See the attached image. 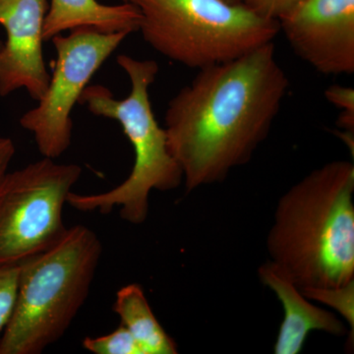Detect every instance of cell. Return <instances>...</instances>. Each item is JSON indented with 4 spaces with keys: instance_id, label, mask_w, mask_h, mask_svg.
<instances>
[{
    "instance_id": "1",
    "label": "cell",
    "mask_w": 354,
    "mask_h": 354,
    "mask_svg": "<svg viewBox=\"0 0 354 354\" xmlns=\"http://www.w3.org/2000/svg\"><path fill=\"white\" fill-rule=\"evenodd\" d=\"M290 87L274 41L198 70L169 101L165 115L167 144L187 192L221 183L250 162Z\"/></svg>"
},
{
    "instance_id": "4",
    "label": "cell",
    "mask_w": 354,
    "mask_h": 354,
    "mask_svg": "<svg viewBox=\"0 0 354 354\" xmlns=\"http://www.w3.org/2000/svg\"><path fill=\"white\" fill-rule=\"evenodd\" d=\"M102 254L94 230L77 225L48 250L19 263L17 297L0 354H39L59 341L87 300Z\"/></svg>"
},
{
    "instance_id": "11",
    "label": "cell",
    "mask_w": 354,
    "mask_h": 354,
    "mask_svg": "<svg viewBox=\"0 0 354 354\" xmlns=\"http://www.w3.org/2000/svg\"><path fill=\"white\" fill-rule=\"evenodd\" d=\"M141 13L133 2L102 3L100 0H50L44 25V41L78 28L104 34L138 32Z\"/></svg>"
},
{
    "instance_id": "19",
    "label": "cell",
    "mask_w": 354,
    "mask_h": 354,
    "mask_svg": "<svg viewBox=\"0 0 354 354\" xmlns=\"http://www.w3.org/2000/svg\"><path fill=\"white\" fill-rule=\"evenodd\" d=\"M101 1V0H100ZM113 1H118V3H124V2H133L134 0H113Z\"/></svg>"
},
{
    "instance_id": "8",
    "label": "cell",
    "mask_w": 354,
    "mask_h": 354,
    "mask_svg": "<svg viewBox=\"0 0 354 354\" xmlns=\"http://www.w3.org/2000/svg\"><path fill=\"white\" fill-rule=\"evenodd\" d=\"M278 23L295 55L318 73H354V0H302Z\"/></svg>"
},
{
    "instance_id": "13",
    "label": "cell",
    "mask_w": 354,
    "mask_h": 354,
    "mask_svg": "<svg viewBox=\"0 0 354 354\" xmlns=\"http://www.w3.org/2000/svg\"><path fill=\"white\" fill-rule=\"evenodd\" d=\"M82 346L95 354H143L138 342L122 324L108 335L85 337Z\"/></svg>"
},
{
    "instance_id": "2",
    "label": "cell",
    "mask_w": 354,
    "mask_h": 354,
    "mask_svg": "<svg viewBox=\"0 0 354 354\" xmlns=\"http://www.w3.org/2000/svg\"><path fill=\"white\" fill-rule=\"evenodd\" d=\"M354 165L333 160L281 197L267 239L270 261L301 291L354 281Z\"/></svg>"
},
{
    "instance_id": "18",
    "label": "cell",
    "mask_w": 354,
    "mask_h": 354,
    "mask_svg": "<svg viewBox=\"0 0 354 354\" xmlns=\"http://www.w3.org/2000/svg\"><path fill=\"white\" fill-rule=\"evenodd\" d=\"M15 153L16 148L13 140L8 137H0V181L8 172L9 165Z\"/></svg>"
},
{
    "instance_id": "12",
    "label": "cell",
    "mask_w": 354,
    "mask_h": 354,
    "mask_svg": "<svg viewBox=\"0 0 354 354\" xmlns=\"http://www.w3.org/2000/svg\"><path fill=\"white\" fill-rule=\"evenodd\" d=\"M113 311L131 333L143 354L178 353L176 342L156 318L145 292L138 283H130L116 292Z\"/></svg>"
},
{
    "instance_id": "9",
    "label": "cell",
    "mask_w": 354,
    "mask_h": 354,
    "mask_svg": "<svg viewBox=\"0 0 354 354\" xmlns=\"http://www.w3.org/2000/svg\"><path fill=\"white\" fill-rule=\"evenodd\" d=\"M48 0H0V25L6 41L0 50V97L24 88L43 97L50 74L44 57V25Z\"/></svg>"
},
{
    "instance_id": "15",
    "label": "cell",
    "mask_w": 354,
    "mask_h": 354,
    "mask_svg": "<svg viewBox=\"0 0 354 354\" xmlns=\"http://www.w3.org/2000/svg\"><path fill=\"white\" fill-rule=\"evenodd\" d=\"M19 272V264H0V337L12 317Z\"/></svg>"
},
{
    "instance_id": "6",
    "label": "cell",
    "mask_w": 354,
    "mask_h": 354,
    "mask_svg": "<svg viewBox=\"0 0 354 354\" xmlns=\"http://www.w3.org/2000/svg\"><path fill=\"white\" fill-rule=\"evenodd\" d=\"M82 171L43 157L7 172L0 181V264H19L62 239V211Z\"/></svg>"
},
{
    "instance_id": "21",
    "label": "cell",
    "mask_w": 354,
    "mask_h": 354,
    "mask_svg": "<svg viewBox=\"0 0 354 354\" xmlns=\"http://www.w3.org/2000/svg\"><path fill=\"white\" fill-rule=\"evenodd\" d=\"M2 46H3V41H0V50H1Z\"/></svg>"
},
{
    "instance_id": "3",
    "label": "cell",
    "mask_w": 354,
    "mask_h": 354,
    "mask_svg": "<svg viewBox=\"0 0 354 354\" xmlns=\"http://www.w3.org/2000/svg\"><path fill=\"white\" fill-rule=\"evenodd\" d=\"M116 62L131 83L130 94L116 100L109 88L88 85L78 104L95 116L120 123L134 150L132 171L122 183L106 192L77 194L71 191L67 203L78 211H97L102 215L120 208L122 220L138 225L148 218L152 190L176 189L183 183V174L169 151L167 132L158 124L150 101V87L160 70L157 62L127 55H118Z\"/></svg>"
},
{
    "instance_id": "10",
    "label": "cell",
    "mask_w": 354,
    "mask_h": 354,
    "mask_svg": "<svg viewBox=\"0 0 354 354\" xmlns=\"http://www.w3.org/2000/svg\"><path fill=\"white\" fill-rule=\"evenodd\" d=\"M263 285L274 291L283 308V320L274 344L276 354H298L310 333L322 330L330 335H346L344 324L332 312L312 304L281 269L268 261L258 270Z\"/></svg>"
},
{
    "instance_id": "16",
    "label": "cell",
    "mask_w": 354,
    "mask_h": 354,
    "mask_svg": "<svg viewBox=\"0 0 354 354\" xmlns=\"http://www.w3.org/2000/svg\"><path fill=\"white\" fill-rule=\"evenodd\" d=\"M325 97L341 111L337 118L339 131L354 133V90L346 86L333 85L326 88Z\"/></svg>"
},
{
    "instance_id": "17",
    "label": "cell",
    "mask_w": 354,
    "mask_h": 354,
    "mask_svg": "<svg viewBox=\"0 0 354 354\" xmlns=\"http://www.w3.org/2000/svg\"><path fill=\"white\" fill-rule=\"evenodd\" d=\"M302 0H242L241 3L261 17L278 21Z\"/></svg>"
},
{
    "instance_id": "20",
    "label": "cell",
    "mask_w": 354,
    "mask_h": 354,
    "mask_svg": "<svg viewBox=\"0 0 354 354\" xmlns=\"http://www.w3.org/2000/svg\"><path fill=\"white\" fill-rule=\"evenodd\" d=\"M230 2H234V3H241L242 0H227Z\"/></svg>"
},
{
    "instance_id": "5",
    "label": "cell",
    "mask_w": 354,
    "mask_h": 354,
    "mask_svg": "<svg viewBox=\"0 0 354 354\" xmlns=\"http://www.w3.org/2000/svg\"><path fill=\"white\" fill-rule=\"evenodd\" d=\"M147 44L192 69L225 64L272 43L278 21L227 0H134Z\"/></svg>"
},
{
    "instance_id": "7",
    "label": "cell",
    "mask_w": 354,
    "mask_h": 354,
    "mask_svg": "<svg viewBox=\"0 0 354 354\" xmlns=\"http://www.w3.org/2000/svg\"><path fill=\"white\" fill-rule=\"evenodd\" d=\"M130 34H104L78 28L50 39L57 53L48 88L38 104L23 114L20 125L32 133L44 158H59L71 145V113L102 65Z\"/></svg>"
},
{
    "instance_id": "14",
    "label": "cell",
    "mask_w": 354,
    "mask_h": 354,
    "mask_svg": "<svg viewBox=\"0 0 354 354\" xmlns=\"http://www.w3.org/2000/svg\"><path fill=\"white\" fill-rule=\"evenodd\" d=\"M308 299L329 305L341 313L353 332L354 281L337 288L301 291Z\"/></svg>"
}]
</instances>
